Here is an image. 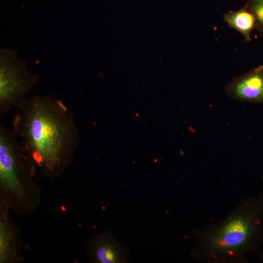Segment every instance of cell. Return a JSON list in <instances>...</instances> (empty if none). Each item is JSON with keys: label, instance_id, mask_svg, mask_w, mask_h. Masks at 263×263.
<instances>
[{"label": "cell", "instance_id": "cell-1", "mask_svg": "<svg viewBox=\"0 0 263 263\" xmlns=\"http://www.w3.org/2000/svg\"><path fill=\"white\" fill-rule=\"evenodd\" d=\"M13 119L14 131L23 139L26 153L49 179L61 176L78 144L74 114L60 100L35 95L26 99Z\"/></svg>", "mask_w": 263, "mask_h": 263}, {"label": "cell", "instance_id": "cell-2", "mask_svg": "<svg viewBox=\"0 0 263 263\" xmlns=\"http://www.w3.org/2000/svg\"><path fill=\"white\" fill-rule=\"evenodd\" d=\"M263 194L242 198L221 221L193 230L190 257L205 263H245L263 243Z\"/></svg>", "mask_w": 263, "mask_h": 263}, {"label": "cell", "instance_id": "cell-3", "mask_svg": "<svg viewBox=\"0 0 263 263\" xmlns=\"http://www.w3.org/2000/svg\"><path fill=\"white\" fill-rule=\"evenodd\" d=\"M17 136L14 130L0 125V202L24 215L41 205V191L34 179L36 165Z\"/></svg>", "mask_w": 263, "mask_h": 263}, {"label": "cell", "instance_id": "cell-4", "mask_svg": "<svg viewBox=\"0 0 263 263\" xmlns=\"http://www.w3.org/2000/svg\"><path fill=\"white\" fill-rule=\"evenodd\" d=\"M17 52L0 50V114L19 108L28 93L38 83V76L30 73L26 62L19 60Z\"/></svg>", "mask_w": 263, "mask_h": 263}, {"label": "cell", "instance_id": "cell-5", "mask_svg": "<svg viewBox=\"0 0 263 263\" xmlns=\"http://www.w3.org/2000/svg\"><path fill=\"white\" fill-rule=\"evenodd\" d=\"M85 249L90 263H126L129 260L130 248L120 242L109 228L93 235Z\"/></svg>", "mask_w": 263, "mask_h": 263}, {"label": "cell", "instance_id": "cell-6", "mask_svg": "<svg viewBox=\"0 0 263 263\" xmlns=\"http://www.w3.org/2000/svg\"><path fill=\"white\" fill-rule=\"evenodd\" d=\"M11 209L0 202V263H21L23 243L18 224L12 219Z\"/></svg>", "mask_w": 263, "mask_h": 263}, {"label": "cell", "instance_id": "cell-7", "mask_svg": "<svg viewBox=\"0 0 263 263\" xmlns=\"http://www.w3.org/2000/svg\"><path fill=\"white\" fill-rule=\"evenodd\" d=\"M225 92L237 100L263 103V66L235 77L226 86Z\"/></svg>", "mask_w": 263, "mask_h": 263}, {"label": "cell", "instance_id": "cell-8", "mask_svg": "<svg viewBox=\"0 0 263 263\" xmlns=\"http://www.w3.org/2000/svg\"><path fill=\"white\" fill-rule=\"evenodd\" d=\"M223 19L227 24L241 33L244 40L250 41V34L256 27L253 15L245 7L225 14Z\"/></svg>", "mask_w": 263, "mask_h": 263}, {"label": "cell", "instance_id": "cell-9", "mask_svg": "<svg viewBox=\"0 0 263 263\" xmlns=\"http://www.w3.org/2000/svg\"><path fill=\"white\" fill-rule=\"evenodd\" d=\"M244 7L253 15L256 27L263 32V0H249Z\"/></svg>", "mask_w": 263, "mask_h": 263}, {"label": "cell", "instance_id": "cell-10", "mask_svg": "<svg viewBox=\"0 0 263 263\" xmlns=\"http://www.w3.org/2000/svg\"><path fill=\"white\" fill-rule=\"evenodd\" d=\"M258 257L263 262V251H258L256 252Z\"/></svg>", "mask_w": 263, "mask_h": 263}]
</instances>
